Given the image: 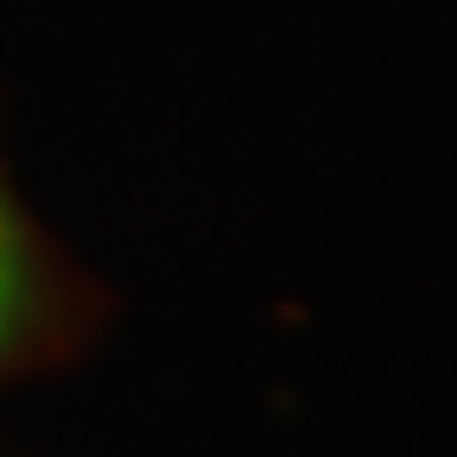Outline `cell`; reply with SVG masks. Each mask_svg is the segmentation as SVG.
<instances>
[{
	"instance_id": "6da1fadb",
	"label": "cell",
	"mask_w": 457,
	"mask_h": 457,
	"mask_svg": "<svg viewBox=\"0 0 457 457\" xmlns=\"http://www.w3.org/2000/svg\"><path fill=\"white\" fill-rule=\"evenodd\" d=\"M26 312H32V254H26V228H20L13 197L0 191V362L13 356Z\"/></svg>"
}]
</instances>
